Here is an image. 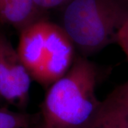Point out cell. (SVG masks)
<instances>
[{"label":"cell","mask_w":128,"mask_h":128,"mask_svg":"<svg viewBox=\"0 0 128 128\" xmlns=\"http://www.w3.org/2000/svg\"><path fill=\"white\" fill-rule=\"evenodd\" d=\"M99 70L83 56L76 55L68 71L48 88L41 105L45 128H84L100 107L96 95Z\"/></svg>","instance_id":"6da1fadb"},{"label":"cell","mask_w":128,"mask_h":128,"mask_svg":"<svg viewBox=\"0 0 128 128\" xmlns=\"http://www.w3.org/2000/svg\"><path fill=\"white\" fill-rule=\"evenodd\" d=\"M20 33L18 56L32 80L48 88L68 71L75 59V46L60 25L46 18Z\"/></svg>","instance_id":"7a4b0ae2"},{"label":"cell","mask_w":128,"mask_h":128,"mask_svg":"<svg viewBox=\"0 0 128 128\" xmlns=\"http://www.w3.org/2000/svg\"><path fill=\"white\" fill-rule=\"evenodd\" d=\"M64 7L60 26L85 57L116 42L128 18L118 0H70Z\"/></svg>","instance_id":"3957f363"},{"label":"cell","mask_w":128,"mask_h":128,"mask_svg":"<svg viewBox=\"0 0 128 128\" xmlns=\"http://www.w3.org/2000/svg\"><path fill=\"white\" fill-rule=\"evenodd\" d=\"M32 80L17 50L0 31V98L24 109L29 100Z\"/></svg>","instance_id":"277c9868"},{"label":"cell","mask_w":128,"mask_h":128,"mask_svg":"<svg viewBox=\"0 0 128 128\" xmlns=\"http://www.w3.org/2000/svg\"><path fill=\"white\" fill-rule=\"evenodd\" d=\"M44 12L33 0H0V23L11 26L19 32L45 18Z\"/></svg>","instance_id":"5b68a950"},{"label":"cell","mask_w":128,"mask_h":128,"mask_svg":"<svg viewBox=\"0 0 128 128\" xmlns=\"http://www.w3.org/2000/svg\"><path fill=\"white\" fill-rule=\"evenodd\" d=\"M84 128H128V107L110 93Z\"/></svg>","instance_id":"8992f818"},{"label":"cell","mask_w":128,"mask_h":128,"mask_svg":"<svg viewBox=\"0 0 128 128\" xmlns=\"http://www.w3.org/2000/svg\"><path fill=\"white\" fill-rule=\"evenodd\" d=\"M41 114H28L0 108V128H31L41 121Z\"/></svg>","instance_id":"52a82bcc"},{"label":"cell","mask_w":128,"mask_h":128,"mask_svg":"<svg viewBox=\"0 0 128 128\" xmlns=\"http://www.w3.org/2000/svg\"><path fill=\"white\" fill-rule=\"evenodd\" d=\"M116 43L119 44L128 58V18L118 32Z\"/></svg>","instance_id":"ba28073f"},{"label":"cell","mask_w":128,"mask_h":128,"mask_svg":"<svg viewBox=\"0 0 128 128\" xmlns=\"http://www.w3.org/2000/svg\"><path fill=\"white\" fill-rule=\"evenodd\" d=\"M37 7L45 12L46 10L64 6L70 0H33Z\"/></svg>","instance_id":"9c48e42d"},{"label":"cell","mask_w":128,"mask_h":128,"mask_svg":"<svg viewBox=\"0 0 128 128\" xmlns=\"http://www.w3.org/2000/svg\"><path fill=\"white\" fill-rule=\"evenodd\" d=\"M111 93L118 100L128 107V81L116 88Z\"/></svg>","instance_id":"30bf717a"},{"label":"cell","mask_w":128,"mask_h":128,"mask_svg":"<svg viewBox=\"0 0 128 128\" xmlns=\"http://www.w3.org/2000/svg\"><path fill=\"white\" fill-rule=\"evenodd\" d=\"M40 122H41V121L38 122V123L37 124H36V125H34V126H33L32 128H41V127H40Z\"/></svg>","instance_id":"8fae6325"},{"label":"cell","mask_w":128,"mask_h":128,"mask_svg":"<svg viewBox=\"0 0 128 128\" xmlns=\"http://www.w3.org/2000/svg\"><path fill=\"white\" fill-rule=\"evenodd\" d=\"M40 127H41V128H42V126L41 125V124H40Z\"/></svg>","instance_id":"7c38bea8"},{"label":"cell","mask_w":128,"mask_h":128,"mask_svg":"<svg viewBox=\"0 0 128 128\" xmlns=\"http://www.w3.org/2000/svg\"><path fill=\"white\" fill-rule=\"evenodd\" d=\"M0 99H1V98H0Z\"/></svg>","instance_id":"4fadbf2b"}]
</instances>
